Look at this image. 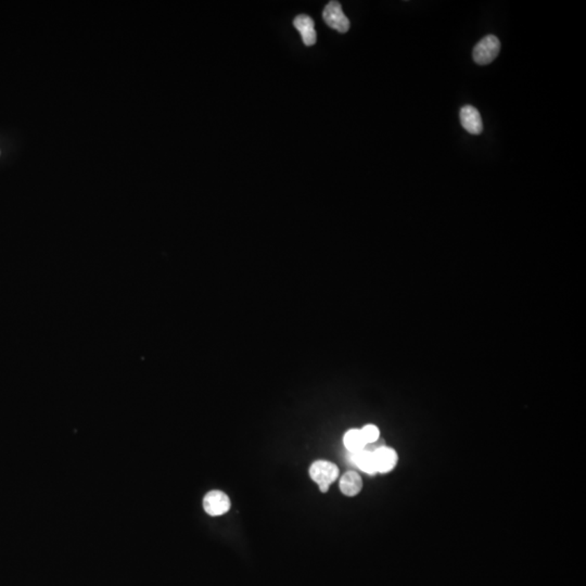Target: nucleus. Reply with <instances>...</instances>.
I'll use <instances>...</instances> for the list:
<instances>
[{"instance_id": "nucleus-4", "label": "nucleus", "mask_w": 586, "mask_h": 586, "mask_svg": "<svg viewBox=\"0 0 586 586\" xmlns=\"http://www.w3.org/2000/svg\"><path fill=\"white\" fill-rule=\"evenodd\" d=\"M323 17L328 26L338 31L339 33H346L350 30V21L344 15L341 5L338 1H330L325 7Z\"/></svg>"}, {"instance_id": "nucleus-3", "label": "nucleus", "mask_w": 586, "mask_h": 586, "mask_svg": "<svg viewBox=\"0 0 586 586\" xmlns=\"http://www.w3.org/2000/svg\"><path fill=\"white\" fill-rule=\"evenodd\" d=\"M231 500L222 491H211L203 498V508L208 515L219 517L231 509Z\"/></svg>"}, {"instance_id": "nucleus-2", "label": "nucleus", "mask_w": 586, "mask_h": 586, "mask_svg": "<svg viewBox=\"0 0 586 586\" xmlns=\"http://www.w3.org/2000/svg\"><path fill=\"white\" fill-rule=\"evenodd\" d=\"M500 50V43L498 37L494 36V35H488L475 47V62L480 64V65H486V64L493 62L498 58Z\"/></svg>"}, {"instance_id": "nucleus-11", "label": "nucleus", "mask_w": 586, "mask_h": 586, "mask_svg": "<svg viewBox=\"0 0 586 586\" xmlns=\"http://www.w3.org/2000/svg\"><path fill=\"white\" fill-rule=\"evenodd\" d=\"M361 431L367 444L376 443L379 440L380 431L376 427L375 424H367Z\"/></svg>"}, {"instance_id": "nucleus-8", "label": "nucleus", "mask_w": 586, "mask_h": 586, "mask_svg": "<svg viewBox=\"0 0 586 586\" xmlns=\"http://www.w3.org/2000/svg\"><path fill=\"white\" fill-rule=\"evenodd\" d=\"M362 488L363 480L355 471H348L340 479V490L344 495L353 498L361 492Z\"/></svg>"}, {"instance_id": "nucleus-6", "label": "nucleus", "mask_w": 586, "mask_h": 586, "mask_svg": "<svg viewBox=\"0 0 586 586\" xmlns=\"http://www.w3.org/2000/svg\"><path fill=\"white\" fill-rule=\"evenodd\" d=\"M459 118L463 128L471 135H479L484 130V122L481 118L478 109L472 106H465L459 112Z\"/></svg>"}, {"instance_id": "nucleus-5", "label": "nucleus", "mask_w": 586, "mask_h": 586, "mask_svg": "<svg viewBox=\"0 0 586 586\" xmlns=\"http://www.w3.org/2000/svg\"><path fill=\"white\" fill-rule=\"evenodd\" d=\"M373 456H375L376 468L379 474H389L398 465V454L391 447H385V445L378 447L376 451H373Z\"/></svg>"}, {"instance_id": "nucleus-1", "label": "nucleus", "mask_w": 586, "mask_h": 586, "mask_svg": "<svg viewBox=\"0 0 586 586\" xmlns=\"http://www.w3.org/2000/svg\"><path fill=\"white\" fill-rule=\"evenodd\" d=\"M309 476L318 486L323 493H327L329 488L339 478V468L332 461H314L309 467Z\"/></svg>"}, {"instance_id": "nucleus-9", "label": "nucleus", "mask_w": 586, "mask_h": 586, "mask_svg": "<svg viewBox=\"0 0 586 586\" xmlns=\"http://www.w3.org/2000/svg\"><path fill=\"white\" fill-rule=\"evenodd\" d=\"M352 459H353L354 464L365 474H378L373 452L363 449V451L357 452V453H352Z\"/></svg>"}, {"instance_id": "nucleus-10", "label": "nucleus", "mask_w": 586, "mask_h": 586, "mask_svg": "<svg viewBox=\"0 0 586 586\" xmlns=\"http://www.w3.org/2000/svg\"><path fill=\"white\" fill-rule=\"evenodd\" d=\"M344 447L350 453H357V452L363 451L367 445L361 430L358 429L348 430L344 434Z\"/></svg>"}, {"instance_id": "nucleus-7", "label": "nucleus", "mask_w": 586, "mask_h": 586, "mask_svg": "<svg viewBox=\"0 0 586 586\" xmlns=\"http://www.w3.org/2000/svg\"><path fill=\"white\" fill-rule=\"evenodd\" d=\"M293 24L301 34L302 40L307 46H313L316 43L317 35L315 31L314 21L307 15H300L295 17Z\"/></svg>"}]
</instances>
